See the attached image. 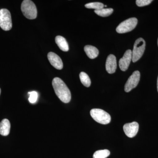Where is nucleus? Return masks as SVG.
<instances>
[{"instance_id":"f03ea898","label":"nucleus","mask_w":158,"mask_h":158,"mask_svg":"<svg viewBox=\"0 0 158 158\" xmlns=\"http://www.w3.org/2000/svg\"><path fill=\"white\" fill-rule=\"evenodd\" d=\"M21 10L23 14L27 18L34 19L37 16V9L35 4L30 0H25L21 5Z\"/></svg>"},{"instance_id":"ddd939ff","label":"nucleus","mask_w":158,"mask_h":158,"mask_svg":"<svg viewBox=\"0 0 158 158\" xmlns=\"http://www.w3.org/2000/svg\"><path fill=\"white\" fill-rule=\"evenodd\" d=\"M86 55L90 59H94L98 56V50L95 47L91 45H86L84 48Z\"/></svg>"},{"instance_id":"4468645a","label":"nucleus","mask_w":158,"mask_h":158,"mask_svg":"<svg viewBox=\"0 0 158 158\" xmlns=\"http://www.w3.org/2000/svg\"><path fill=\"white\" fill-rule=\"evenodd\" d=\"M55 41L61 50L64 52H68L69 50L68 44L64 37L61 36H57L56 37Z\"/></svg>"},{"instance_id":"412c9836","label":"nucleus","mask_w":158,"mask_h":158,"mask_svg":"<svg viewBox=\"0 0 158 158\" xmlns=\"http://www.w3.org/2000/svg\"><path fill=\"white\" fill-rule=\"evenodd\" d=\"M157 90L158 92V79H157Z\"/></svg>"},{"instance_id":"6e6552de","label":"nucleus","mask_w":158,"mask_h":158,"mask_svg":"<svg viewBox=\"0 0 158 158\" xmlns=\"http://www.w3.org/2000/svg\"><path fill=\"white\" fill-rule=\"evenodd\" d=\"M123 131L125 135L129 138L135 137L138 132L139 124L136 122L126 123L123 126Z\"/></svg>"},{"instance_id":"6ab92c4d","label":"nucleus","mask_w":158,"mask_h":158,"mask_svg":"<svg viewBox=\"0 0 158 158\" xmlns=\"http://www.w3.org/2000/svg\"><path fill=\"white\" fill-rule=\"evenodd\" d=\"M28 94H30L29 98V102L31 103H35L37 102V98H38V94L35 91L29 92Z\"/></svg>"},{"instance_id":"39448f33","label":"nucleus","mask_w":158,"mask_h":158,"mask_svg":"<svg viewBox=\"0 0 158 158\" xmlns=\"http://www.w3.org/2000/svg\"><path fill=\"white\" fill-rule=\"evenodd\" d=\"M138 24V19L136 18H131L119 24L116 28V32L119 34H124L132 31Z\"/></svg>"},{"instance_id":"b1692460","label":"nucleus","mask_w":158,"mask_h":158,"mask_svg":"<svg viewBox=\"0 0 158 158\" xmlns=\"http://www.w3.org/2000/svg\"></svg>"},{"instance_id":"f8f14e48","label":"nucleus","mask_w":158,"mask_h":158,"mask_svg":"<svg viewBox=\"0 0 158 158\" xmlns=\"http://www.w3.org/2000/svg\"><path fill=\"white\" fill-rule=\"evenodd\" d=\"M11 125L8 119H4L0 123V134L2 135H8L10 133Z\"/></svg>"},{"instance_id":"f3484780","label":"nucleus","mask_w":158,"mask_h":158,"mask_svg":"<svg viewBox=\"0 0 158 158\" xmlns=\"http://www.w3.org/2000/svg\"><path fill=\"white\" fill-rule=\"evenodd\" d=\"M110 151L107 149L97 151L93 155V158H106L110 155Z\"/></svg>"},{"instance_id":"aec40b11","label":"nucleus","mask_w":158,"mask_h":158,"mask_svg":"<svg viewBox=\"0 0 158 158\" xmlns=\"http://www.w3.org/2000/svg\"><path fill=\"white\" fill-rule=\"evenodd\" d=\"M152 2V0H137L136 3V5L139 7H143L149 5Z\"/></svg>"},{"instance_id":"5701e85b","label":"nucleus","mask_w":158,"mask_h":158,"mask_svg":"<svg viewBox=\"0 0 158 158\" xmlns=\"http://www.w3.org/2000/svg\"><path fill=\"white\" fill-rule=\"evenodd\" d=\"M105 6V7H107L106 6Z\"/></svg>"},{"instance_id":"1a4fd4ad","label":"nucleus","mask_w":158,"mask_h":158,"mask_svg":"<svg viewBox=\"0 0 158 158\" xmlns=\"http://www.w3.org/2000/svg\"><path fill=\"white\" fill-rule=\"evenodd\" d=\"M132 58V51L127 50L126 51L123 57L119 61V66L123 71H125L128 69Z\"/></svg>"},{"instance_id":"0eeeda50","label":"nucleus","mask_w":158,"mask_h":158,"mask_svg":"<svg viewBox=\"0 0 158 158\" xmlns=\"http://www.w3.org/2000/svg\"><path fill=\"white\" fill-rule=\"evenodd\" d=\"M140 79V73L138 71H135L128 79L125 85L124 90L126 92H130L136 88L138 85Z\"/></svg>"},{"instance_id":"423d86ee","label":"nucleus","mask_w":158,"mask_h":158,"mask_svg":"<svg viewBox=\"0 0 158 158\" xmlns=\"http://www.w3.org/2000/svg\"><path fill=\"white\" fill-rule=\"evenodd\" d=\"M0 27L5 31H9L12 28L11 14L8 9L0 10Z\"/></svg>"},{"instance_id":"9d476101","label":"nucleus","mask_w":158,"mask_h":158,"mask_svg":"<svg viewBox=\"0 0 158 158\" xmlns=\"http://www.w3.org/2000/svg\"><path fill=\"white\" fill-rule=\"evenodd\" d=\"M48 58L51 65L57 69H62L63 68V62L62 59L57 54L52 52L48 53Z\"/></svg>"},{"instance_id":"dca6fc26","label":"nucleus","mask_w":158,"mask_h":158,"mask_svg":"<svg viewBox=\"0 0 158 158\" xmlns=\"http://www.w3.org/2000/svg\"><path fill=\"white\" fill-rule=\"evenodd\" d=\"M80 78L81 82L84 86L86 87H89L91 85V81L89 76L85 72H81L80 74Z\"/></svg>"},{"instance_id":"7ed1b4c3","label":"nucleus","mask_w":158,"mask_h":158,"mask_svg":"<svg viewBox=\"0 0 158 158\" xmlns=\"http://www.w3.org/2000/svg\"><path fill=\"white\" fill-rule=\"evenodd\" d=\"M90 116L95 121L102 124H107L111 121V116L103 110L94 109L90 110Z\"/></svg>"},{"instance_id":"a211bd4d","label":"nucleus","mask_w":158,"mask_h":158,"mask_svg":"<svg viewBox=\"0 0 158 158\" xmlns=\"http://www.w3.org/2000/svg\"><path fill=\"white\" fill-rule=\"evenodd\" d=\"M85 7L88 9H95V10H99L103 9L104 7L103 4L100 2H91L88 3L85 5Z\"/></svg>"},{"instance_id":"f257e3e1","label":"nucleus","mask_w":158,"mask_h":158,"mask_svg":"<svg viewBox=\"0 0 158 158\" xmlns=\"http://www.w3.org/2000/svg\"><path fill=\"white\" fill-rule=\"evenodd\" d=\"M52 85L55 93L61 101L65 103L70 101L71 95L70 90L62 80L59 77L55 78Z\"/></svg>"},{"instance_id":"9b49d317","label":"nucleus","mask_w":158,"mask_h":158,"mask_svg":"<svg viewBox=\"0 0 158 158\" xmlns=\"http://www.w3.org/2000/svg\"><path fill=\"white\" fill-rule=\"evenodd\" d=\"M106 70L108 73L113 74L116 72L117 68V63L116 57L113 55L108 56L106 64Z\"/></svg>"},{"instance_id":"4be33fe9","label":"nucleus","mask_w":158,"mask_h":158,"mask_svg":"<svg viewBox=\"0 0 158 158\" xmlns=\"http://www.w3.org/2000/svg\"><path fill=\"white\" fill-rule=\"evenodd\" d=\"M1 88H0V94H1Z\"/></svg>"},{"instance_id":"2eb2a0df","label":"nucleus","mask_w":158,"mask_h":158,"mask_svg":"<svg viewBox=\"0 0 158 158\" xmlns=\"http://www.w3.org/2000/svg\"><path fill=\"white\" fill-rule=\"evenodd\" d=\"M113 9L111 8H106L99 9V10H94V12L101 17H107L113 13Z\"/></svg>"},{"instance_id":"20e7f679","label":"nucleus","mask_w":158,"mask_h":158,"mask_svg":"<svg viewBox=\"0 0 158 158\" xmlns=\"http://www.w3.org/2000/svg\"><path fill=\"white\" fill-rule=\"evenodd\" d=\"M145 48V40L142 38H139L136 40L134 44V48L132 51L133 62H137L143 56Z\"/></svg>"}]
</instances>
